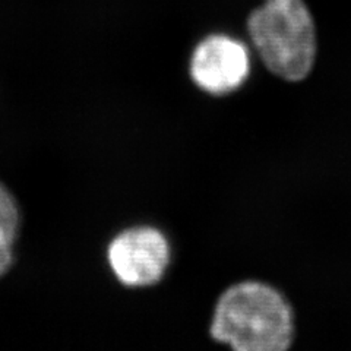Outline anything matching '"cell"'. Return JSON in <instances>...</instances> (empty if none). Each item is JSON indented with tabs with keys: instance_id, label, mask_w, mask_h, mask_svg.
<instances>
[{
	"instance_id": "obj_1",
	"label": "cell",
	"mask_w": 351,
	"mask_h": 351,
	"mask_svg": "<svg viewBox=\"0 0 351 351\" xmlns=\"http://www.w3.org/2000/svg\"><path fill=\"white\" fill-rule=\"evenodd\" d=\"M210 334L237 351H285L294 341V312L272 285L236 282L215 303Z\"/></svg>"
},
{
	"instance_id": "obj_2",
	"label": "cell",
	"mask_w": 351,
	"mask_h": 351,
	"mask_svg": "<svg viewBox=\"0 0 351 351\" xmlns=\"http://www.w3.org/2000/svg\"><path fill=\"white\" fill-rule=\"evenodd\" d=\"M252 46L280 80L304 81L317 54L316 24L304 0H263L246 22Z\"/></svg>"
},
{
	"instance_id": "obj_3",
	"label": "cell",
	"mask_w": 351,
	"mask_h": 351,
	"mask_svg": "<svg viewBox=\"0 0 351 351\" xmlns=\"http://www.w3.org/2000/svg\"><path fill=\"white\" fill-rule=\"evenodd\" d=\"M167 237L149 226H138L119 233L107 249L108 267L120 284L144 289L158 284L170 265Z\"/></svg>"
},
{
	"instance_id": "obj_4",
	"label": "cell",
	"mask_w": 351,
	"mask_h": 351,
	"mask_svg": "<svg viewBox=\"0 0 351 351\" xmlns=\"http://www.w3.org/2000/svg\"><path fill=\"white\" fill-rule=\"evenodd\" d=\"M189 75L206 94H233L250 75L249 49L243 41L228 34L206 36L192 51Z\"/></svg>"
},
{
	"instance_id": "obj_5",
	"label": "cell",
	"mask_w": 351,
	"mask_h": 351,
	"mask_svg": "<svg viewBox=\"0 0 351 351\" xmlns=\"http://www.w3.org/2000/svg\"><path fill=\"white\" fill-rule=\"evenodd\" d=\"M18 227V206L10 193L0 186V276H3L12 263V246Z\"/></svg>"
}]
</instances>
